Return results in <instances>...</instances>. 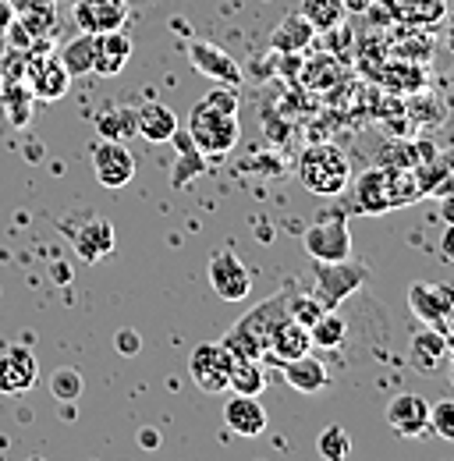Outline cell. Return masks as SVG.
Instances as JSON below:
<instances>
[{"label": "cell", "instance_id": "1", "mask_svg": "<svg viewBox=\"0 0 454 461\" xmlns=\"http://www.w3.org/2000/svg\"><path fill=\"white\" fill-rule=\"evenodd\" d=\"M238 86H213L188 114V139L203 157H224L238 146Z\"/></svg>", "mask_w": 454, "mask_h": 461}, {"label": "cell", "instance_id": "2", "mask_svg": "<svg viewBox=\"0 0 454 461\" xmlns=\"http://www.w3.org/2000/svg\"><path fill=\"white\" fill-rule=\"evenodd\" d=\"M419 195H422V188H419L415 167H373V171L359 174L355 210L359 213H387V210L408 206Z\"/></svg>", "mask_w": 454, "mask_h": 461}, {"label": "cell", "instance_id": "3", "mask_svg": "<svg viewBox=\"0 0 454 461\" xmlns=\"http://www.w3.org/2000/svg\"><path fill=\"white\" fill-rule=\"evenodd\" d=\"M298 177L313 195H340L351 181V164L338 146H309L298 157Z\"/></svg>", "mask_w": 454, "mask_h": 461}, {"label": "cell", "instance_id": "4", "mask_svg": "<svg viewBox=\"0 0 454 461\" xmlns=\"http://www.w3.org/2000/svg\"><path fill=\"white\" fill-rule=\"evenodd\" d=\"M302 241H305V252L316 263H340V259L351 256V234H348V221L340 213L320 217L316 224H309Z\"/></svg>", "mask_w": 454, "mask_h": 461}, {"label": "cell", "instance_id": "5", "mask_svg": "<svg viewBox=\"0 0 454 461\" xmlns=\"http://www.w3.org/2000/svg\"><path fill=\"white\" fill-rule=\"evenodd\" d=\"M366 277H369V270L366 267H355L348 259H340V263H316V298L327 309H338L351 291H359V285Z\"/></svg>", "mask_w": 454, "mask_h": 461}, {"label": "cell", "instance_id": "6", "mask_svg": "<svg viewBox=\"0 0 454 461\" xmlns=\"http://www.w3.org/2000/svg\"><path fill=\"white\" fill-rule=\"evenodd\" d=\"M188 376L203 394H221L227 391V376H231V355L227 348L217 345H199L188 358Z\"/></svg>", "mask_w": 454, "mask_h": 461}, {"label": "cell", "instance_id": "7", "mask_svg": "<svg viewBox=\"0 0 454 461\" xmlns=\"http://www.w3.org/2000/svg\"><path fill=\"white\" fill-rule=\"evenodd\" d=\"M93 174L104 188H124L132 185L135 177V157L124 142L117 139H104L96 149H93Z\"/></svg>", "mask_w": 454, "mask_h": 461}, {"label": "cell", "instance_id": "8", "mask_svg": "<svg viewBox=\"0 0 454 461\" xmlns=\"http://www.w3.org/2000/svg\"><path fill=\"white\" fill-rule=\"evenodd\" d=\"M408 305L426 327H448L454 320V288L419 281L408 288Z\"/></svg>", "mask_w": 454, "mask_h": 461}, {"label": "cell", "instance_id": "9", "mask_svg": "<svg viewBox=\"0 0 454 461\" xmlns=\"http://www.w3.org/2000/svg\"><path fill=\"white\" fill-rule=\"evenodd\" d=\"M40 366L36 355L22 345L0 348V394H25L36 387Z\"/></svg>", "mask_w": 454, "mask_h": 461}, {"label": "cell", "instance_id": "10", "mask_svg": "<svg viewBox=\"0 0 454 461\" xmlns=\"http://www.w3.org/2000/svg\"><path fill=\"white\" fill-rule=\"evenodd\" d=\"M210 288L224 302H245L252 291V277L234 252H217L210 259Z\"/></svg>", "mask_w": 454, "mask_h": 461}, {"label": "cell", "instance_id": "11", "mask_svg": "<svg viewBox=\"0 0 454 461\" xmlns=\"http://www.w3.org/2000/svg\"><path fill=\"white\" fill-rule=\"evenodd\" d=\"M188 58H192L199 75L213 78L217 86H241V68H238V60L231 58L227 50H221V47L203 43V40H188Z\"/></svg>", "mask_w": 454, "mask_h": 461}, {"label": "cell", "instance_id": "12", "mask_svg": "<svg viewBox=\"0 0 454 461\" xmlns=\"http://www.w3.org/2000/svg\"><path fill=\"white\" fill-rule=\"evenodd\" d=\"M387 426L397 437H422L430 429V402L422 394H397L387 404Z\"/></svg>", "mask_w": 454, "mask_h": 461}, {"label": "cell", "instance_id": "13", "mask_svg": "<svg viewBox=\"0 0 454 461\" xmlns=\"http://www.w3.org/2000/svg\"><path fill=\"white\" fill-rule=\"evenodd\" d=\"M132 58V40L121 29H107V32H93V71L96 75H121L124 64Z\"/></svg>", "mask_w": 454, "mask_h": 461}, {"label": "cell", "instance_id": "14", "mask_svg": "<svg viewBox=\"0 0 454 461\" xmlns=\"http://www.w3.org/2000/svg\"><path fill=\"white\" fill-rule=\"evenodd\" d=\"M68 238H71V245H75V252H78L82 263H100L104 256L114 252V224L104 221V217L86 221L82 228H75Z\"/></svg>", "mask_w": 454, "mask_h": 461}, {"label": "cell", "instance_id": "15", "mask_svg": "<svg viewBox=\"0 0 454 461\" xmlns=\"http://www.w3.org/2000/svg\"><path fill=\"white\" fill-rule=\"evenodd\" d=\"M224 422L231 433L252 440V437L267 433V408L259 404V398H252V394H234L224 404Z\"/></svg>", "mask_w": 454, "mask_h": 461}, {"label": "cell", "instance_id": "16", "mask_svg": "<svg viewBox=\"0 0 454 461\" xmlns=\"http://www.w3.org/2000/svg\"><path fill=\"white\" fill-rule=\"evenodd\" d=\"M75 18L82 25V32H107L121 29L128 18V4L124 0H78Z\"/></svg>", "mask_w": 454, "mask_h": 461}, {"label": "cell", "instance_id": "17", "mask_svg": "<svg viewBox=\"0 0 454 461\" xmlns=\"http://www.w3.org/2000/svg\"><path fill=\"white\" fill-rule=\"evenodd\" d=\"M284 380H287V387H295L302 394H316V391H323L331 384V373L313 351H305V355L284 362Z\"/></svg>", "mask_w": 454, "mask_h": 461}, {"label": "cell", "instance_id": "18", "mask_svg": "<svg viewBox=\"0 0 454 461\" xmlns=\"http://www.w3.org/2000/svg\"><path fill=\"white\" fill-rule=\"evenodd\" d=\"M305 351H313V338H309V327H302L298 320H281L277 327H274V334L267 338V355H274L277 362H287V358H298V355H305Z\"/></svg>", "mask_w": 454, "mask_h": 461}, {"label": "cell", "instance_id": "19", "mask_svg": "<svg viewBox=\"0 0 454 461\" xmlns=\"http://www.w3.org/2000/svg\"><path fill=\"white\" fill-rule=\"evenodd\" d=\"M135 131L146 142H170L177 135V114L164 104H146L135 111Z\"/></svg>", "mask_w": 454, "mask_h": 461}, {"label": "cell", "instance_id": "20", "mask_svg": "<svg viewBox=\"0 0 454 461\" xmlns=\"http://www.w3.org/2000/svg\"><path fill=\"white\" fill-rule=\"evenodd\" d=\"M448 351H451V348H448V338H444L440 327H426L422 334L412 338V362H415V369H422V373H437V369L444 366Z\"/></svg>", "mask_w": 454, "mask_h": 461}, {"label": "cell", "instance_id": "21", "mask_svg": "<svg viewBox=\"0 0 454 461\" xmlns=\"http://www.w3.org/2000/svg\"><path fill=\"white\" fill-rule=\"evenodd\" d=\"M313 36H316V29H313L298 11H291V14H284L281 25L274 29L270 47L281 50V54H298V50H305V47L313 43Z\"/></svg>", "mask_w": 454, "mask_h": 461}, {"label": "cell", "instance_id": "22", "mask_svg": "<svg viewBox=\"0 0 454 461\" xmlns=\"http://www.w3.org/2000/svg\"><path fill=\"white\" fill-rule=\"evenodd\" d=\"M68 82H71V75H68V68L57 58V60H47V64H36V68H32L29 89H32L36 100H60V96L68 93Z\"/></svg>", "mask_w": 454, "mask_h": 461}, {"label": "cell", "instance_id": "23", "mask_svg": "<svg viewBox=\"0 0 454 461\" xmlns=\"http://www.w3.org/2000/svg\"><path fill=\"white\" fill-rule=\"evenodd\" d=\"M227 391L234 394H252L259 398L267 391V376L259 358H231V376H227Z\"/></svg>", "mask_w": 454, "mask_h": 461}, {"label": "cell", "instance_id": "24", "mask_svg": "<svg viewBox=\"0 0 454 461\" xmlns=\"http://www.w3.org/2000/svg\"><path fill=\"white\" fill-rule=\"evenodd\" d=\"M395 7V18H401L404 25H437L444 14H448V4L444 0H391Z\"/></svg>", "mask_w": 454, "mask_h": 461}, {"label": "cell", "instance_id": "25", "mask_svg": "<svg viewBox=\"0 0 454 461\" xmlns=\"http://www.w3.org/2000/svg\"><path fill=\"white\" fill-rule=\"evenodd\" d=\"M298 14H302L316 32H331V29L344 25L348 7H344L340 0H302V4H298Z\"/></svg>", "mask_w": 454, "mask_h": 461}, {"label": "cell", "instance_id": "26", "mask_svg": "<svg viewBox=\"0 0 454 461\" xmlns=\"http://www.w3.org/2000/svg\"><path fill=\"white\" fill-rule=\"evenodd\" d=\"M309 338H313V348H340L344 338H348V323L338 309H327L313 327H309Z\"/></svg>", "mask_w": 454, "mask_h": 461}, {"label": "cell", "instance_id": "27", "mask_svg": "<svg viewBox=\"0 0 454 461\" xmlns=\"http://www.w3.org/2000/svg\"><path fill=\"white\" fill-rule=\"evenodd\" d=\"M60 64L68 68V75H89L93 71V32L75 36L71 43H64Z\"/></svg>", "mask_w": 454, "mask_h": 461}, {"label": "cell", "instance_id": "28", "mask_svg": "<svg viewBox=\"0 0 454 461\" xmlns=\"http://www.w3.org/2000/svg\"><path fill=\"white\" fill-rule=\"evenodd\" d=\"M96 128H100L104 139L124 142L135 131V111H128V107H107V111H100V117H96Z\"/></svg>", "mask_w": 454, "mask_h": 461}, {"label": "cell", "instance_id": "29", "mask_svg": "<svg viewBox=\"0 0 454 461\" xmlns=\"http://www.w3.org/2000/svg\"><path fill=\"white\" fill-rule=\"evenodd\" d=\"M327 312V305L316 298V294H298V291H287V316L298 320L302 327H313L320 316Z\"/></svg>", "mask_w": 454, "mask_h": 461}, {"label": "cell", "instance_id": "30", "mask_svg": "<svg viewBox=\"0 0 454 461\" xmlns=\"http://www.w3.org/2000/svg\"><path fill=\"white\" fill-rule=\"evenodd\" d=\"M0 100H4V104H7V111H11V124H18V128H25V124H29V117H32V104H36V96H32V89H29V86H18V89L4 86Z\"/></svg>", "mask_w": 454, "mask_h": 461}, {"label": "cell", "instance_id": "31", "mask_svg": "<svg viewBox=\"0 0 454 461\" xmlns=\"http://www.w3.org/2000/svg\"><path fill=\"white\" fill-rule=\"evenodd\" d=\"M316 451L327 461H340L351 455V440H348V433H344L340 426H327V429L320 433V440H316Z\"/></svg>", "mask_w": 454, "mask_h": 461}, {"label": "cell", "instance_id": "32", "mask_svg": "<svg viewBox=\"0 0 454 461\" xmlns=\"http://www.w3.org/2000/svg\"><path fill=\"white\" fill-rule=\"evenodd\" d=\"M50 394L60 404L78 402V394H82V373L78 369H57L54 376H50Z\"/></svg>", "mask_w": 454, "mask_h": 461}, {"label": "cell", "instance_id": "33", "mask_svg": "<svg viewBox=\"0 0 454 461\" xmlns=\"http://www.w3.org/2000/svg\"><path fill=\"white\" fill-rule=\"evenodd\" d=\"M430 433H437L440 440H454V398L430 404Z\"/></svg>", "mask_w": 454, "mask_h": 461}, {"label": "cell", "instance_id": "34", "mask_svg": "<svg viewBox=\"0 0 454 461\" xmlns=\"http://www.w3.org/2000/svg\"><path fill=\"white\" fill-rule=\"evenodd\" d=\"M114 345H117L121 355H139V351H142V338H139L135 330H117Z\"/></svg>", "mask_w": 454, "mask_h": 461}, {"label": "cell", "instance_id": "35", "mask_svg": "<svg viewBox=\"0 0 454 461\" xmlns=\"http://www.w3.org/2000/svg\"><path fill=\"white\" fill-rule=\"evenodd\" d=\"M440 256L454 267V224H448L444 234H440Z\"/></svg>", "mask_w": 454, "mask_h": 461}, {"label": "cell", "instance_id": "36", "mask_svg": "<svg viewBox=\"0 0 454 461\" xmlns=\"http://www.w3.org/2000/svg\"><path fill=\"white\" fill-rule=\"evenodd\" d=\"M139 444H142L146 451H157V447H160V433H157L153 426H146V429L139 433Z\"/></svg>", "mask_w": 454, "mask_h": 461}, {"label": "cell", "instance_id": "37", "mask_svg": "<svg viewBox=\"0 0 454 461\" xmlns=\"http://www.w3.org/2000/svg\"><path fill=\"white\" fill-rule=\"evenodd\" d=\"M440 217H444V224H454V195H444V203H440Z\"/></svg>", "mask_w": 454, "mask_h": 461}, {"label": "cell", "instance_id": "38", "mask_svg": "<svg viewBox=\"0 0 454 461\" xmlns=\"http://www.w3.org/2000/svg\"><path fill=\"white\" fill-rule=\"evenodd\" d=\"M444 43H448V50L454 54V14H451V22H448V40H444Z\"/></svg>", "mask_w": 454, "mask_h": 461}, {"label": "cell", "instance_id": "39", "mask_svg": "<svg viewBox=\"0 0 454 461\" xmlns=\"http://www.w3.org/2000/svg\"><path fill=\"white\" fill-rule=\"evenodd\" d=\"M54 277L60 281V285H64V281H68V270H64V267H54Z\"/></svg>", "mask_w": 454, "mask_h": 461}, {"label": "cell", "instance_id": "40", "mask_svg": "<svg viewBox=\"0 0 454 461\" xmlns=\"http://www.w3.org/2000/svg\"><path fill=\"white\" fill-rule=\"evenodd\" d=\"M4 86H7V82H4V75H0V93H4Z\"/></svg>", "mask_w": 454, "mask_h": 461}, {"label": "cell", "instance_id": "41", "mask_svg": "<svg viewBox=\"0 0 454 461\" xmlns=\"http://www.w3.org/2000/svg\"><path fill=\"white\" fill-rule=\"evenodd\" d=\"M366 4H373V0H366Z\"/></svg>", "mask_w": 454, "mask_h": 461}, {"label": "cell", "instance_id": "42", "mask_svg": "<svg viewBox=\"0 0 454 461\" xmlns=\"http://www.w3.org/2000/svg\"><path fill=\"white\" fill-rule=\"evenodd\" d=\"M451 358H454V355H451ZM451 380H454V376H451Z\"/></svg>", "mask_w": 454, "mask_h": 461}]
</instances>
